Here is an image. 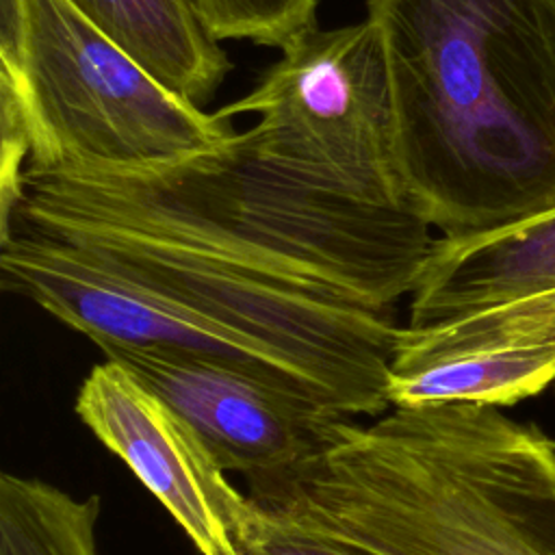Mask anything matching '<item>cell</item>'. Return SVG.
Returning a JSON list of instances; mask_svg holds the SVG:
<instances>
[{
  "label": "cell",
  "mask_w": 555,
  "mask_h": 555,
  "mask_svg": "<svg viewBox=\"0 0 555 555\" xmlns=\"http://www.w3.org/2000/svg\"><path fill=\"white\" fill-rule=\"evenodd\" d=\"M0 7V102L26 132V169L160 163L236 132L156 80L72 0Z\"/></svg>",
  "instance_id": "cell-4"
},
{
  "label": "cell",
  "mask_w": 555,
  "mask_h": 555,
  "mask_svg": "<svg viewBox=\"0 0 555 555\" xmlns=\"http://www.w3.org/2000/svg\"><path fill=\"white\" fill-rule=\"evenodd\" d=\"M217 39H238L284 50L317 28L319 0H189Z\"/></svg>",
  "instance_id": "cell-13"
},
{
  "label": "cell",
  "mask_w": 555,
  "mask_h": 555,
  "mask_svg": "<svg viewBox=\"0 0 555 555\" xmlns=\"http://www.w3.org/2000/svg\"><path fill=\"white\" fill-rule=\"evenodd\" d=\"M555 382V345H512L390 364V405H512Z\"/></svg>",
  "instance_id": "cell-10"
},
{
  "label": "cell",
  "mask_w": 555,
  "mask_h": 555,
  "mask_svg": "<svg viewBox=\"0 0 555 555\" xmlns=\"http://www.w3.org/2000/svg\"><path fill=\"white\" fill-rule=\"evenodd\" d=\"M408 204L442 236L555 206V0H366Z\"/></svg>",
  "instance_id": "cell-2"
},
{
  "label": "cell",
  "mask_w": 555,
  "mask_h": 555,
  "mask_svg": "<svg viewBox=\"0 0 555 555\" xmlns=\"http://www.w3.org/2000/svg\"><path fill=\"white\" fill-rule=\"evenodd\" d=\"M499 314L505 317H546V314H555V291L540 295V297H531V299H522V301H514V304H505L499 308H490Z\"/></svg>",
  "instance_id": "cell-15"
},
{
  "label": "cell",
  "mask_w": 555,
  "mask_h": 555,
  "mask_svg": "<svg viewBox=\"0 0 555 555\" xmlns=\"http://www.w3.org/2000/svg\"><path fill=\"white\" fill-rule=\"evenodd\" d=\"M217 113H256L251 128L273 156L408 204L395 160L386 52L369 17L304 33L254 91Z\"/></svg>",
  "instance_id": "cell-5"
},
{
  "label": "cell",
  "mask_w": 555,
  "mask_h": 555,
  "mask_svg": "<svg viewBox=\"0 0 555 555\" xmlns=\"http://www.w3.org/2000/svg\"><path fill=\"white\" fill-rule=\"evenodd\" d=\"M100 496L76 499L39 479L0 475V555H100Z\"/></svg>",
  "instance_id": "cell-11"
},
{
  "label": "cell",
  "mask_w": 555,
  "mask_h": 555,
  "mask_svg": "<svg viewBox=\"0 0 555 555\" xmlns=\"http://www.w3.org/2000/svg\"><path fill=\"white\" fill-rule=\"evenodd\" d=\"M553 291L555 206L496 230L434 238L405 325H436Z\"/></svg>",
  "instance_id": "cell-8"
},
{
  "label": "cell",
  "mask_w": 555,
  "mask_h": 555,
  "mask_svg": "<svg viewBox=\"0 0 555 555\" xmlns=\"http://www.w3.org/2000/svg\"><path fill=\"white\" fill-rule=\"evenodd\" d=\"M512 345H555V314L505 317L494 310H481L425 327L403 325L397 358L418 362L436 356Z\"/></svg>",
  "instance_id": "cell-12"
},
{
  "label": "cell",
  "mask_w": 555,
  "mask_h": 555,
  "mask_svg": "<svg viewBox=\"0 0 555 555\" xmlns=\"http://www.w3.org/2000/svg\"><path fill=\"white\" fill-rule=\"evenodd\" d=\"M167 89L193 104L215 95L232 63L189 0H72Z\"/></svg>",
  "instance_id": "cell-9"
},
{
  "label": "cell",
  "mask_w": 555,
  "mask_h": 555,
  "mask_svg": "<svg viewBox=\"0 0 555 555\" xmlns=\"http://www.w3.org/2000/svg\"><path fill=\"white\" fill-rule=\"evenodd\" d=\"M258 507V505H256ZM245 555H373L327 535L282 522L258 507Z\"/></svg>",
  "instance_id": "cell-14"
},
{
  "label": "cell",
  "mask_w": 555,
  "mask_h": 555,
  "mask_svg": "<svg viewBox=\"0 0 555 555\" xmlns=\"http://www.w3.org/2000/svg\"><path fill=\"white\" fill-rule=\"evenodd\" d=\"M76 414L160 501L202 555H245L258 507L199 434L124 364L106 358L82 379Z\"/></svg>",
  "instance_id": "cell-6"
},
{
  "label": "cell",
  "mask_w": 555,
  "mask_h": 555,
  "mask_svg": "<svg viewBox=\"0 0 555 555\" xmlns=\"http://www.w3.org/2000/svg\"><path fill=\"white\" fill-rule=\"evenodd\" d=\"M102 353L165 399L219 466L241 473L249 488L301 468L323 449L334 421L351 418L215 358L117 345Z\"/></svg>",
  "instance_id": "cell-7"
},
{
  "label": "cell",
  "mask_w": 555,
  "mask_h": 555,
  "mask_svg": "<svg viewBox=\"0 0 555 555\" xmlns=\"http://www.w3.org/2000/svg\"><path fill=\"white\" fill-rule=\"evenodd\" d=\"M249 496L373 555H555V440L499 405L338 418L314 457Z\"/></svg>",
  "instance_id": "cell-3"
},
{
  "label": "cell",
  "mask_w": 555,
  "mask_h": 555,
  "mask_svg": "<svg viewBox=\"0 0 555 555\" xmlns=\"http://www.w3.org/2000/svg\"><path fill=\"white\" fill-rule=\"evenodd\" d=\"M0 284L100 349L221 360L340 416L388 373L431 225L267 152L254 128L180 158L30 171L0 217Z\"/></svg>",
  "instance_id": "cell-1"
}]
</instances>
